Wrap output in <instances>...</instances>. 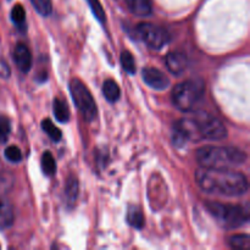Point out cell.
<instances>
[{
    "mask_svg": "<svg viewBox=\"0 0 250 250\" xmlns=\"http://www.w3.org/2000/svg\"><path fill=\"white\" fill-rule=\"evenodd\" d=\"M197 185L204 192L225 197H239L248 190L246 176L231 168L202 167L195 173Z\"/></svg>",
    "mask_w": 250,
    "mask_h": 250,
    "instance_id": "1",
    "label": "cell"
},
{
    "mask_svg": "<svg viewBox=\"0 0 250 250\" xmlns=\"http://www.w3.org/2000/svg\"><path fill=\"white\" fill-rule=\"evenodd\" d=\"M246 160V154L234 146H207L197 151V161L202 167L207 168L237 167Z\"/></svg>",
    "mask_w": 250,
    "mask_h": 250,
    "instance_id": "2",
    "label": "cell"
},
{
    "mask_svg": "<svg viewBox=\"0 0 250 250\" xmlns=\"http://www.w3.org/2000/svg\"><path fill=\"white\" fill-rule=\"evenodd\" d=\"M205 93V83L202 78H190L178 83L172 92V102L181 111H192L202 100Z\"/></svg>",
    "mask_w": 250,
    "mask_h": 250,
    "instance_id": "3",
    "label": "cell"
},
{
    "mask_svg": "<svg viewBox=\"0 0 250 250\" xmlns=\"http://www.w3.org/2000/svg\"><path fill=\"white\" fill-rule=\"evenodd\" d=\"M207 207L217 222L226 229H238L248 222V212L239 205L209 203Z\"/></svg>",
    "mask_w": 250,
    "mask_h": 250,
    "instance_id": "4",
    "label": "cell"
},
{
    "mask_svg": "<svg viewBox=\"0 0 250 250\" xmlns=\"http://www.w3.org/2000/svg\"><path fill=\"white\" fill-rule=\"evenodd\" d=\"M200 139L221 141L227 137V129L221 120L208 112H197L189 117Z\"/></svg>",
    "mask_w": 250,
    "mask_h": 250,
    "instance_id": "5",
    "label": "cell"
},
{
    "mask_svg": "<svg viewBox=\"0 0 250 250\" xmlns=\"http://www.w3.org/2000/svg\"><path fill=\"white\" fill-rule=\"evenodd\" d=\"M70 92L76 106L87 121H93L97 116V105L92 97V93L82 81L72 80L70 82Z\"/></svg>",
    "mask_w": 250,
    "mask_h": 250,
    "instance_id": "6",
    "label": "cell"
},
{
    "mask_svg": "<svg viewBox=\"0 0 250 250\" xmlns=\"http://www.w3.org/2000/svg\"><path fill=\"white\" fill-rule=\"evenodd\" d=\"M137 32L142 41L146 44V46L154 50H160L170 42V34L165 28L149 23V22L139 23L137 27Z\"/></svg>",
    "mask_w": 250,
    "mask_h": 250,
    "instance_id": "7",
    "label": "cell"
},
{
    "mask_svg": "<svg viewBox=\"0 0 250 250\" xmlns=\"http://www.w3.org/2000/svg\"><path fill=\"white\" fill-rule=\"evenodd\" d=\"M142 77L146 85L156 90H164L170 85L167 76L155 67H146L142 72Z\"/></svg>",
    "mask_w": 250,
    "mask_h": 250,
    "instance_id": "8",
    "label": "cell"
},
{
    "mask_svg": "<svg viewBox=\"0 0 250 250\" xmlns=\"http://www.w3.org/2000/svg\"><path fill=\"white\" fill-rule=\"evenodd\" d=\"M165 62L168 71L175 76L182 75L188 67V58L182 51H172V53H168L166 55Z\"/></svg>",
    "mask_w": 250,
    "mask_h": 250,
    "instance_id": "9",
    "label": "cell"
},
{
    "mask_svg": "<svg viewBox=\"0 0 250 250\" xmlns=\"http://www.w3.org/2000/svg\"><path fill=\"white\" fill-rule=\"evenodd\" d=\"M14 61L21 72L27 73L32 67V54L26 44H17L14 49Z\"/></svg>",
    "mask_w": 250,
    "mask_h": 250,
    "instance_id": "10",
    "label": "cell"
},
{
    "mask_svg": "<svg viewBox=\"0 0 250 250\" xmlns=\"http://www.w3.org/2000/svg\"><path fill=\"white\" fill-rule=\"evenodd\" d=\"M129 11L137 17H148L153 12L151 0H126Z\"/></svg>",
    "mask_w": 250,
    "mask_h": 250,
    "instance_id": "11",
    "label": "cell"
},
{
    "mask_svg": "<svg viewBox=\"0 0 250 250\" xmlns=\"http://www.w3.org/2000/svg\"><path fill=\"white\" fill-rule=\"evenodd\" d=\"M14 208L6 200H0V229H9L14 224Z\"/></svg>",
    "mask_w": 250,
    "mask_h": 250,
    "instance_id": "12",
    "label": "cell"
},
{
    "mask_svg": "<svg viewBox=\"0 0 250 250\" xmlns=\"http://www.w3.org/2000/svg\"><path fill=\"white\" fill-rule=\"evenodd\" d=\"M53 111L59 122L66 124L70 120V109H68V105L66 104L65 100L60 99V98H55L54 99Z\"/></svg>",
    "mask_w": 250,
    "mask_h": 250,
    "instance_id": "13",
    "label": "cell"
},
{
    "mask_svg": "<svg viewBox=\"0 0 250 250\" xmlns=\"http://www.w3.org/2000/svg\"><path fill=\"white\" fill-rule=\"evenodd\" d=\"M103 94L105 99L110 103H115L120 99L121 90H120L119 84L114 80H106L103 83Z\"/></svg>",
    "mask_w": 250,
    "mask_h": 250,
    "instance_id": "14",
    "label": "cell"
},
{
    "mask_svg": "<svg viewBox=\"0 0 250 250\" xmlns=\"http://www.w3.org/2000/svg\"><path fill=\"white\" fill-rule=\"evenodd\" d=\"M127 221L131 225L132 227L137 229H143L144 226V215L142 212V210L138 207L133 205V207L128 208V211H127Z\"/></svg>",
    "mask_w": 250,
    "mask_h": 250,
    "instance_id": "15",
    "label": "cell"
},
{
    "mask_svg": "<svg viewBox=\"0 0 250 250\" xmlns=\"http://www.w3.org/2000/svg\"><path fill=\"white\" fill-rule=\"evenodd\" d=\"M229 244L231 248L237 250H249L250 249V237L248 234H234L229 237Z\"/></svg>",
    "mask_w": 250,
    "mask_h": 250,
    "instance_id": "16",
    "label": "cell"
},
{
    "mask_svg": "<svg viewBox=\"0 0 250 250\" xmlns=\"http://www.w3.org/2000/svg\"><path fill=\"white\" fill-rule=\"evenodd\" d=\"M41 166L43 172L45 173L46 176H53L56 171V164L55 159L51 155L50 151H45V153L42 155L41 160Z\"/></svg>",
    "mask_w": 250,
    "mask_h": 250,
    "instance_id": "17",
    "label": "cell"
},
{
    "mask_svg": "<svg viewBox=\"0 0 250 250\" xmlns=\"http://www.w3.org/2000/svg\"><path fill=\"white\" fill-rule=\"evenodd\" d=\"M42 128H43V131L48 134L49 138L54 142H59L61 139V137H62L60 129H59L49 119H45L42 121Z\"/></svg>",
    "mask_w": 250,
    "mask_h": 250,
    "instance_id": "18",
    "label": "cell"
},
{
    "mask_svg": "<svg viewBox=\"0 0 250 250\" xmlns=\"http://www.w3.org/2000/svg\"><path fill=\"white\" fill-rule=\"evenodd\" d=\"M120 60H121L122 67H124V70L127 73H129V75H134L136 73V61H134L133 55L128 50L122 51Z\"/></svg>",
    "mask_w": 250,
    "mask_h": 250,
    "instance_id": "19",
    "label": "cell"
},
{
    "mask_svg": "<svg viewBox=\"0 0 250 250\" xmlns=\"http://www.w3.org/2000/svg\"><path fill=\"white\" fill-rule=\"evenodd\" d=\"M32 6L42 16H49L53 11V2L51 0H29Z\"/></svg>",
    "mask_w": 250,
    "mask_h": 250,
    "instance_id": "20",
    "label": "cell"
},
{
    "mask_svg": "<svg viewBox=\"0 0 250 250\" xmlns=\"http://www.w3.org/2000/svg\"><path fill=\"white\" fill-rule=\"evenodd\" d=\"M78 195V182L76 178L71 177L67 180L65 187V197L67 203H75Z\"/></svg>",
    "mask_w": 250,
    "mask_h": 250,
    "instance_id": "21",
    "label": "cell"
},
{
    "mask_svg": "<svg viewBox=\"0 0 250 250\" xmlns=\"http://www.w3.org/2000/svg\"><path fill=\"white\" fill-rule=\"evenodd\" d=\"M11 20L17 27H23L26 22V11L21 4H16L11 10Z\"/></svg>",
    "mask_w": 250,
    "mask_h": 250,
    "instance_id": "22",
    "label": "cell"
},
{
    "mask_svg": "<svg viewBox=\"0 0 250 250\" xmlns=\"http://www.w3.org/2000/svg\"><path fill=\"white\" fill-rule=\"evenodd\" d=\"M87 2L89 5L90 10H92L93 15L95 16V19L99 22H102V23H104L106 21V16H105V11L99 0H87Z\"/></svg>",
    "mask_w": 250,
    "mask_h": 250,
    "instance_id": "23",
    "label": "cell"
},
{
    "mask_svg": "<svg viewBox=\"0 0 250 250\" xmlns=\"http://www.w3.org/2000/svg\"><path fill=\"white\" fill-rule=\"evenodd\" d=\"M10 133H11L10 120L7 117L1 116L0 117V144L6 143L10 137Z\"/></svg>",
    "mask_w": 250,
    "mask_h": 250,
    "instance_id": "24",
    "label": "cell"
},
{
    "mask_svg": "<svg viewBox=\"0 0 250 250\" xmlns=\"http://www.w3.org/2000/svg\"><path fill=\"white\" fill-rule=\"evenodd\" d=\"M5 158L11 163H20L22 160V153L20 148L11 146L5 149Z\"/></svg>",
    "mask_w": 250,
    "mask_h": 250,
    "instance_id": "25",
    "label": "cell"
}]
</instances>
